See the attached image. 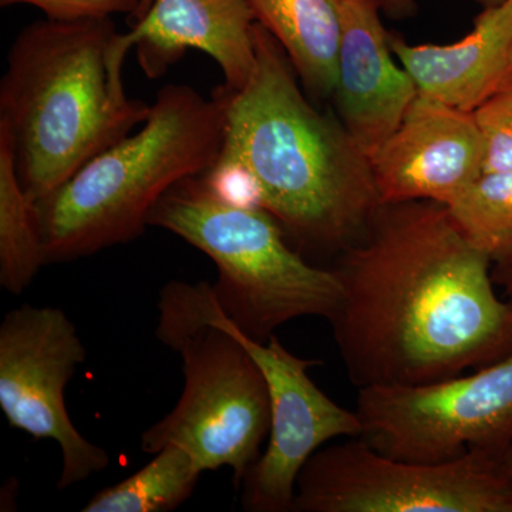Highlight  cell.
Segmentation results:
<instances>
[{
  "mask_svg": "<svg viewBox=\"0 0 512 512\" xmlns=\"http://www.w3.org/2000/svg\"><path fill=\"white\" fill-rule=\"evenodd\" d=\"M87 360L76 325L59 308L22 305L0 325V409L9 426L62 451L57 488L66 490L110 466V456L77 430L66 386Z\"/></svg>",
  "mask_w": 512,
  "mask_h": 512,
  "instance_id": "cell-9",
  "label": "cell"
},
{
  "mask_svg": "<svg viewBox=\"0 0 512 512\" xmlns=\"http://www.w3.org/2000/svg\"><path fill=\"white\" fill-rule=\"evenodd\" d=\"M495 285H500L504 291L508 305V348L512 350V255L493 264Z\"/></svg>",
  "mask_w": 512,
  "mask_h": 512,
  "instance_id": "cell-21",
  "label": "cell"
},
{
  "mask_svg": "<svg viewBox=\"0 0 512 512\" xmlns=\"http://www.w3.org/2000/svg\"><path fill=\"white\" fill-rule=\"evenodd\" d=\"M390 46L419 96L474 113L512 77V0L484 8L474 29L451 45Z\"/></svg>",
  "mask_w": 512,
  "mask_h": 512,
  "instance_id": "cell-14",
  "label": "cell"
},
{
  "mask_svg": "<svg viewBox=\"0 0 512 512\" xmlns=\"http://www.w3.org/2000/svg\"><path fill=\"white\" fill-rule=\"evenodd\" d=\"M141 0H0L2 8L30 5L57 22L110 18L114 13L136 16Z\"/></svg>",
  "mask_w": 512,
  "mask_h": 512,
  "instance_id": "cell-20",
  "label": "cell"
},
{
  "mask_svg": "<svg viewBox=\"0 0 512 512\" xmlns=\"http://www.w3.org/2000/svg\"><path fill=\"white\" fill-rule=\"evenodd\" d=\"M485 144L474 113L417 96L370 157L380 204L450 205L484 171Z\"/></svg>",
  "mask_w": 512,
  "mask_h": 512,
  "instance_id": "cell-11",
  "label": "cell"
},
{
  "mask_svg": "<svg viewBox=\"0 0 512 512\" xmlns=\"http://www.w3.org/2000/svg\"><path fill=\"white\" fill-rule=\"evenodd\" d=\"M148 225L183 238L214 262L222 309L258 342L291 320H329L342 301V284L333 268L309 264L289 247L274 215L228 201L204 174L165 192Z\"/></svg>",
  "mask_w": 512,
  "mask_h": 512,
  "instance_id": "cell-6",
  "label": "cell"
},
{
  "mask_svg": "<svg viewBox=\"0 0 512 512\" xmlns=\"http://www.w3.org/2000/svg\"><path fill=\"white\" fill-rule=\"evenodd\" d=\"M256 22L288 56L306 89L320 97L335 93L342 0H249Z\"/></svg>",
  "mask_w": 512,
  "mask_h": 512,
  "instance_id": "cell-15",
  "label": "cell"
},
{
  "mask_svg": "<svg viewBox=\"0 0 512 512\" xmlns=\"http://www.w3.org/2000/svg\"><path fill=\"white\" fill-rule=\"evenodd\" d=\"M151 2H153V0H141V6H140V9L143 10H147L148 9V6L151 5Z\"/></svg>",
  "mask_w": 512,
  "mask_h": 512,
  "instance_id": "cell-24",
  "label": "cell"
},
{
  "mask_svg": "<svg viewBox=\"0 0 512 512\" xmlns=\"http://www.w3.org/2000/svg\"><path fill=\"white\" fill-rule=\"evenodd\" d=\"M292 512H512V478L487 453L417 463L355 437L309 458Z\"/></svg>",
  "mask_w": 512,
  "mask_h": 512,
  "instance_id": "cell-7",
  "label": "cell"
},
{
  "mask_svg": "<svg viewBox=\"0 0 512 512\" xmlns=\"http://www.w3.org/2000/svg\"><path fill=\"white\" fill-rule=\"evenodd\" d=\"M485 144L484 171L512 168V77L474 111Z\"/></svg>",
  "mask_w": 512,
  "mask_h": 512,
  "instance_id": "cell-19",
  "label": "cell"
},
{
  "mask_svg": "<svg viewBox=\"0 0 512 512\" xmlns=\"http://www.w3.org/2000/svg\"><path fill=\"white\" fill-rule=\"evenodd\" d=\"M498 463H500L501 470L512 478V440L503 453H501V456L498 457Z\"/></svg>",
  "mask_w": 512,
  "mask_h": 512,
  "instance_id": "cell-22",
  "label": "cell"
},
{
  "mask_svg": "<svg viewBox=\"0 0 512 512\" xmlns=\"http://www.w3.org/2000/svg\"><path fill=\"white\" fill-rule=\"evenodd\" d=\"M225 101L185 84L158 92L146 123L35 204L46 264L84 258L144 234L158 200L217 163Z\"/></svg>",
  "mask_w": 512,
  "mask_h": 512,
  "instance_id": "cell-4",
  "label": "cell"
},
{
  "mask_svg": "<svg viewBox=\"0 0 512 512\" xmlns=\"http://www.w3.org/2000/svg\"><path fill=\"white\" fill-rule=\"evenodd\" d=\"M254 73L218 87L225 133L205 173L227 200L264 208L306 247L343 251L380 207L369 157L303 96L288 56L256 23Z\"/></svg>",
  "mask_w": 512,
  "mask_h": 512,
  "instance_id": "cell-2",
  "label": "cell"
},
{
  "mask_svg": "<svg viewBox=\"0 0 512 512\" xmlns=\"http://www.w3.org/2000/svg\"><path fill=\"white\" fill-rule=\"evenodd\" d=\"M360 439L383 456L444 463L498 458L512 440V350L497 362L437 382L357 389Z\"/></svg>",
  "mask_w": 512,
  "mask_h": 512,
  "instance_id": "cell-8",
  "label": "cell"
},
{
  "mask_svg": "<svg viewBox=\"0 0 512 512\" xmlns=\"http://www.w3.org/2000/svg\"><path fill=\"white\" fill-rule=\"evenodd\" d=\"M153 460L110 487L93 495L84 512H167L180 507L197 487L200 464L187 450L167 446Z\"/></svg>",
  "mask_w": 512,
  "mask_h": 512,
  "instance_id": "cell-17",
  "label": "cell"
},
{
  "mask_svg": "<svg viewBox=\"0 0 512 512\" xmlns=\"http://www.w3.org/2000/svg\"><path fill=\"white\" fill-rule=\"evenodd\" d=\"M447 208L493 264L512 255V168L485 171Z\"/></svg>",
  "mask_w": 512,
  "mask_h": 512,
  "instance_id": "cell-18",
  "label": "cell"
},
{
  "mask_svg": "<svg viewBox=\"0 0 512 512\" xmlns=\"http://www.w3.org/2000/svg\"><path fill=\"white\" fill-rule=\"evenodd\" d=\"M474 2L480 3L484 8H490V6L498 5V3L504 2V0H474Z\"/></svg>",
  "mask_w": 512,
  "mask_h": 512,
  "instance_id": "cell-23",
  "label": "cell"
},
{
  "mask_svg": "<svg viewBox=\"0 0 512 512\" xmlns=\"http://www.w3.org/2000/svg\"><path fill=\"white\" fill-rule=\"evenodd\" d=\"M379 0H342V36L335 96L342 124L373 156L419 96L412 76L394 63Z\"/></svg>",
  "mask_w": 512,
  "mask_h": 512,
  "instance_id": "cell-12",
  "label": "cell"
},
{
  "mask_svg": "<svg viewBox=\"0 0 512 512\" xmlns=\"http://www.w3.org/2000/svg\"><path fill=\"white\" fill-rule=\"evenodd\" d=\"M110 18L39 20L16 37L0 83V126L30 201L143 126L151 106L124 90L128 49Z\"/></svg>",
  "mask_w": 512,
  "mask_h": 512,
  "instance_id": "cell-3",
  "label": "cell"
},
{
  "mask_svg": "<svg viewBox=\"0 0 512 512\" xmlns=\"http://www.w3.org/2000/svg\"><path fill=\"white\" fill-rule=\"evenodd\" d=\"M217 318L262 370L271 399L268 447L242 480V508L292 512L296 483L309 458L330 440L360 437L359 417L313 382L309 369L319 365L318 360L293 355L276 335L265 342L249 338L228 318L221 303Z\"/></svg>",
  "mask_w": 512,
  "mask_h": 512,
  "instance_id": "cell-10",
  "label": "cell"
},
{
  "mask_svg": "<svg viewBox=\"0 0 512 512\" xmlns=\"http://www.w3.org/2000/svg\"><path fill=\"white\" fill-rule=\"evenodd\" d=\"M45 264L35 202L23 190L12 140L0 126V285L12 295H20Z\"/></svg>",
  "mask_w": 512,
  "mask_h": 512,
  "instance_id": "cell-16",
  "label": "cell"
},
{
  "mask_svg": "<svg viewBox=\"0 0 512 512\" xmlns=\"http://www.w3.org/2000/svg\"><path fill=\"white\" fill-rule=\"evenodd\" d=\"M256 18L249 0H153L126 35L141 69L158 79L187 50L207 53L220 66L229 90H241L256 64Z\"/></svg>",
  "mask_w": 512,
  "mask_h": 512,
  "instance_id": "cell-13",
  "label": "cell"
},
{
  "mask_svg": "<svg viewBox=\"0 0 512 512\" xmlns=\"http://www.w3.org/2000/svg\"><path fill=\"white\" fill-rule=\"evenodd\" d=\"M210 282L171 281L158 299L157 339L183 360L184 390L177 406L144 431L141 450H187L202 470L227 467L241 487L271 430L264 373L217 318Z\"/></svg>",
  "mask_w": 512,
  "mask_h": 512,
  "instance_id": "cell-5",
  "label": "cell"
},
{
  "mask_svg": "<svg viewBox=\"0 0 512 512\" xmlns=\"http://www.w3.org/2000/svg\"><path fill=\"white\" fill-rule=\"evenodd\" d=\"M333 271L343 295L329 323L357 389L437 382L510 353L493 261L447 205H380Z\"/></svg>",
  "mask_w": 512,
  "mask_h": 512,
  "instance_id": "cell-1",
  "label": "cell"
}]
</instances>
